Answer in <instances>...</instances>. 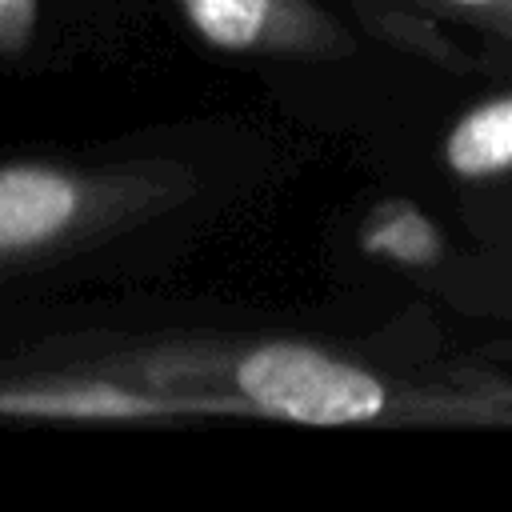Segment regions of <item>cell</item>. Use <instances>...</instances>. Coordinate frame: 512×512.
<instances>
[{"instance_id": "cell-1", "label": "cell", "mask_w": 512, "mask_h": 512, "mask_svg": "<svg viewBox=\"0 0 512 512\" xmlns=\"http://www.w3.org/2000/svg\"><path fill=\"white\" fill-rule=\"evenodd\" d=\"M236 388L268 416L296 424H368L400 408L392 384L364 364L308 344H264L236 364Z\"/></svg>"}, {"instance_id": "cell-2", "label": "cell", "mask_w": 512, "mask_h": 512, "mask_svg": "<svg viewBox=\"0 0 512 512\" xmlns=\"http://www.w3.org/2000/svg\"><path fill=\"white\" fill-rule=\"evenodd\" d=\"M76 208L80 188L68 176L32 164L0 168V252L32 248L64 232Z\"/></svg>"}, {"instance_id": "cell-3", "label": "cell", "mask_w": 512, "mask_h": 512, "mask_svg": "<svg viewBox=\"0 0 512 512\" xmlns=\"http://www.w3.org/2000/svg\"><path fill=\"white\" fill-rule=\"evenodd\" d=\"M444 160L464 180H488L512 172V92L492 96L464 112L444 144Z\"/></svg>"}, {"instance_id": "cell-4", "label": "cell", "mask_w": 512, "mask_h": 512, "mask_svg": "<svg viewBox=\"0 0 512 512\" xmlns=\"http://www.w3.org/2000/svg\"><path fill=\"white\" fill-rule=\"evenodd\" d=\"M196 32L220 48H252L272 20V0H184Z\"/></svg>"}, {"instance_id": "cell-5", "label": "cell", "mask_w": 512, "mask_h": 512, "mask_svg": "<svg viewBox=\"0 0 512 512\" xmlns=\"http://www.w3.org/2000/svg\"><path fill=\"white\" fill-rule=\"evenodd\" d=\"M20 4H24V0H0V12H4V8H20Z\"/></svg>"}]
</instances>
